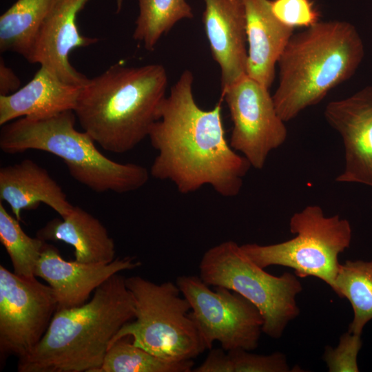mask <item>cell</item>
I'll list each match as a JSON object with an SVG mask.
<instances>
[{
    "label": "cell",
    "instance_id": "6da1fadb",
    "mask_svg": "<svg viewBox=\"0 0 372 372\" xmlns=\"http://www.w3.org/2000/svg\"><path fill=\"white\" fill-rule=\"evenodd\" d=\"M193 82L192 72L184 70L160 105L148 135L158 152L150 175L171 182L183 194L209 185L223 197H234L251 166L226 138L220 103L202 109Z\"/></svg>",
    "mask_w": 372,
    "mask_h": 372
},
{
    "label": "cell",
    "instance_id": "7a4b0ae2",
    "mask_svg": "<svg viewBox=\"0 0 372 372\" xmlns=\"http://www.w3.org/2000/svg\"><path fill=\"white\" fill-rule=\"evenodd\" d=\"M167 87V72L161 64L116 63L82 86L74 112L96 144L124 154L148 137Z\"/></svg>",
    "mask_w": 372,
    "mask_h": 372
},
{
    "label": "cell",
    "instance_id": "3957f363",
    "mask_svg": "<svg viewBox=\"0 0 372 372\" xmlns=\"http://www.w3.org/2000/svg\"><path fill=\"white\" fill-rule=\"evenodd\" d=\"M124 276L114 274L84 304L56 310L39 343L19 358V372H98L110 343L135 316Z\"/></svg>",
    "mask_w": 372,
    "mask_h": 372
},
{
    "label": "cell",
    "instance_id": "277c9868",
    "mask_svg": "<svg viewBox=\"0 0 372 372\" xmlns=\"http://www.w3.org/2000/svg\"><path fill=\"white\" fill-rule=\"evenodd\" d=\"M364 53L358 30L347 21H318L293 34L278 60L272 95L280 118L288 122L320 103L354 75Z\"/></svg>",
    "mask_w": 372,
    "mask_h": 372
},
{
    "label": "cell",
    "instance_id": "5b68a950",
    "mask_svg": "<svg viewBox=\"0 0 372 372\" xmlns=\"http://www.w3.org/2000/svg\"><path fill=\"white\" fill-rule=\"evenodd\" d=\"M76 120L73 110L45 118L15 119L1 125L0 149L8 154L29 149L54 154L63 161L76 181L97 193L125 194L147 183L150 173L144 166L105 156L87 132L75 128Z\"/></svg>",
    "mask_w": 372,
    "mask_h": 372
},
{
    "label": "cell",
    "instance_id": "8992f818",
    "mask_svg": "<svg viewBox=\"0 0 372 372\" xmlns=\"http://www.w3.org/2000/svg\"><path fill=\"white\" fill-rule=\"evenodd\" d=\"M135 307L134 318L111 340L130 336L134 345L166 361L193 360L206 349L189 316L191 307L176 284H156L139 276L125 279ZM109 345V346H110Z\"/></svg>",
    "mask_w": 372,
    "mask_h": 372
},
{
    "label": "cell",
    "instance_id": "52a82bcc",
    "mask_svg": "<svg viewBox=\"0 0 372 372\" xmlns=\"http://www.w3.org/2000/svg\"><path fill=\"white\" fill-rule=\"evenodd\" d=\"M200 278L209 286L223 287L250 301L263 318L262 332L269 337H282L289 322L299 316L296 300L302 285L295 273L275 276L252 262L233 240L207 249L203 255Z\"/></svg>",
    "mask_w": 372,
    "mask_h": 372
},
{
    "label": "cell",
    "instance_id": "ba28073f",
    "mask_svg": "<svg viewBox=\"0 0 372 372\" xmlns=\"http://www.w3.org/2000/svg\"><path fill=\"white\" fill-rule=\"evenodd\" d=\"M289 230L295 236L287 241L240 246L261 268L280 265L291 268L299 278L316 277L331 289L338 272V256L350 246L352 229L339 215L327 217L318 205H308L293 214Z\"/></svg>",
    "mask_w": 372,
    "mask_h": 372
},
{
    "label": "cell",
    "instance_id": "9c48e42d",
    "mask_svg": "<svg viewBox=\"0 0 372 372\" xmlns=\"http://www.w3.org/2000/svg\"><path fill=\"white\" fill-rule=\"evenodd\" d=\"M176 284L190 304L189 316L206 349H212L216 341L227 351L258 347L263 318L250 301L225 287L213 291L195 275L179 276Z\"/></svg>",
    "mask_w": 372,
    "mask_h": 372
},
{
    "label": "cell",
    "instance_id": "30bf717a",
    "mask_svg": "<svg viewBox=\"0 0 372 372\" xmlns=\"http://www.w3.org/2000/svg\"><path fill=\"white\" fill-rule=\"evenodd\" d=\"M52 288L0 265V355L19 358L31 353L56 311Z\"/></svg>",
    "mask_w": 372,
    "mask_h": 372
},
{
    "label": "cell",
    "instance_id": "8fae6325",
    "mask_svg": "<svg viewBox=\"0 0 372 372\" xmlns=\"http://www.w3.org/2000/svg\"><path fill=\"white\" fill-rule=\"evenodd\" d=\"M269 89L247 74L222 89L233 123L229 144L256 169L264 167L270 152L287 138Z\"/></svg>",
    "mask_w": 372,
    "mask_h": 372
},
{
    "label": "cell",
    "instance_id": "7c38bea8",
    "mask_svg": "<svg viewBox=\"0 0 372 372\" xmlns=\"http://www.w3.org/2000/svg\"><path fill=\"white\" fill-rule=\"evenodd\" d=\"M324 116L344 145V166L335 181L372 187V85L329 102Z\"/></svg>",
    "mask_w": 372,
    "mask_h": 372
},
{
    "label": "cell",
    "instance_id": "4fadbf2b",
    "mask_svg": "<svg viewBox=\"0 0 372 372\" xmlns=\"http://www.w3.org/2000/svg\"><path fill=\"white\" fill-rule=\"evenodd\" d=\"M89 0H55L36 37L27 59L54 73L62 81L83 86L89 79L70 63V52L98 41L81 34L76 19L79 12ZM117 12L123 0H116Z\"/></svg>",
    "mask_w": 372,
    "mask_h": 372
},
{
    "label": "cell",
    "instance_id": "5bb4252c",
    "mask_svg": "<svg viewBox=\"0 0 372 372\" xmlns=\"http://www.w3.org/2000/svg\"><path fill=\"white\" fill-rule=\"evenodd\" d=\"M141 265L134 257L116 258L110 263H84L63 259L54 245L45 243L37 263L35 276L52 288L56 310L86 303L90 294L115 273Z\"/></svg>",
    "mask_w": 372,
    "mask_h": 372
},
{
    "label": "cell",
    "instance_id": "9a60e30c",
    "mask_svg": "<svg viewBox=\"0 0 372 372\" xmlns=\"http://www.w3.org/2000/svg\"><path fill=\"white\" fill-rule=\"evenodd\" d=\"M202 21L214 60L221 72V89L246 75L247 47L243 0H204Z\"/></svg>",
    "mask_w": 372,
    "mask_h": 372
},
{
    "label": "cell",
    "instance_id": "2e32d148",
    "mask_svg": "<svg viewBox=\"0 0 372 372\" xmlns=\"http://www.w3.org/2000/svg\"><path fill=\"white\" fill-rule=\"evenodd\" d=\"M247 43L246 74L269 88L294 28L273 14L269 0H243Z\"/></svg>",
    "mask_w": 372,
    "mask_h": 372
},
{
    "label": "cell",
    "instance_id": "e0dca14e",
    "mask_svg": "<svg viewBox=\"0 0 372 372\" xmlns=\"http://www.w3.org/2000/svg\"><path fill=\"white\" fill-rule=\"evenodd\" d=\"M0 200L9 205L19 221L23 210L37 209L41 203L61 218L68 216L74 208L48 170L30 159L0 169Z\"/></svg>",
    "mask_w": 372,
    "mask_h": 372
},
{
    "label": "cell",
    "instance_id": "ac0fdd59",
    "mask_svg": "<svg viewBox=\"0 0 372 372\" xmlns=\"http://www.w3.org/2000/svg\"><path fill=\"white\" fill-rule=\"evenodd\" d=\"M81 87L40 65L27 84L11 94L0 96V125L22 117L45 118L74 111Z\"/></svg>",
    "mask_w": 372,
    "mask_h": 372
},
{
    "label": "cell",
    "instance_id": "d6986e66",
    "mask_svg": "<svg viewBox=\"0 0 372 372\" xmlns=\"http://www.w3.org/2000/svg\"><path fill=\"white\" fill-rule=\"evenodd\" d=\"M44 241H62L74 249L75 260L84 263H110L115 259V244L105 227L79 206L61 219L48 221L37 233Z\"/></svg>",
    "mask_w": 372,
    "mask_h": 372
},
{
    "label": "cell",
    "instance_id": "ffe728a7",
    "mask_svg": "<svg viewBox=\"0 0 372 372\" xmlns=\"http://www.w3.org/2000/svg\"><path fill=\"white\" fill-rule=\"evenodd\" d=\"M55 0H17L0 17V51L28 59Z\"/></svg>",
    "mask_w": 372,
    "mask_h": 372
},
{
    "label": "cell",
    "instance_id": "44dd1931",
    "mask_svg": "<svg viewBox=\"0 0 372 372\" xmlns=\"http://www.w3.org/2000/svg\"><path fill=\"white\" fill-rule=\"evenodd\" d=\"M332 289L351 304L353 318L348 331L361 335L372 320V260H349L341 264Z\"/></svg>",
    "mask_w": 372,
    "mask_h": 372
},
{
    "label": "cell",
    "instance_id": "7402d4cb",
    "mask_svg": "<svg viewBox=\"0 0 372 372\" xmlns=\"http://www.w3.org/2000/svg\"><path fill=\"white\" fill-rule=\"evenodd\" d=\"M139 13L133 38L153 51L161 37L183 19L194 17L185 0H138Z\"/></svg>",
    "mask_w": 372,
    "mask_h": 372
},
{
    "label": "cell",
    "instance_id": "603a6c76",
    "mask_svg": "<svg viewBox=\"0 0 372 372\" xmlns=\"http://www.w3.org/2000/svg\"><path fill=\"white\" fill-rule=\"evenodd\" d=\"M193 360L169 362L134 345L130 336L108 347L98 372H192Z\"/></svg>",
    "mask_w": 372,
    "mask_h": 372
},
{
    "label": "cell",
    "instance_id": "cb8c5ba5",
    "mask_svg": "<svg viewBox=\"0 0 372 372\" xmlns=\"http://www.w3.org/2000/svg\"><path fill=\"white\" fill-rule=\"evenodd\" d=\"M0 241L12 265L13 272L20 276L32 278L45 241L32 238L21 228L19 220L8 212L0 203Z\"/></svg>",
    "mask_w": 372,
    "mask_h": 372
},
{
    "label": "cell",
    "instance_id": "d4e9b609",
    "mask_svg": "<svg viewBox=\"0 0 372 372\" xmlns=\"http://www.w3.org/2000/svg\"><path fill=\"white\" fill-rule=\"evenodd\" d=\"M361 335L346 332L335 348L327 347L323 359L330 372H358V355L362 347Z\"/></svg>",
    "mask_w": 372,
    "mask_h": 372
},
{
    "label": "cell",
    "instance_id": "484cf974",
    "mask_svg": "<svg viewBox=\"0 0 372 372\" xmlns=\"http://www.w3.org/2000/svg\"><path fill=\"white\" fill-rule=\"evenodd\" d=\"M245 349L229 351L234 372H290L285 354L275 352L270 355H258Z\"/></svg>",
    "mask_w": 372,
    "mask_h": 372
},
{
    "label": "cell",
    "instance_id": "4316f807",
    "mask_svg": "<svg viewBox=\"0 0 372 372\" xmlns=\"http://www.w3.org/2000/svg\"><path fill=\"white\" fill-rule=\"evenodd\" d=\"M273 14L291 28H309L319 21V14L310 0H273Z\"/></svg>",
    "mask_w": 372,
    "mask_h": 372
},
{
    "label": "cell",
    "instance_id": "83f0119b",
    "mask_svg": "<svg viewBox=\"0 0 372 372\" xmlns=\"http://www.w3.org/2000/svg\"><path fill=\"white\" fill-rule=\"evenodd\" d=\"M192 371L234 372V368L228 352L226 353L223 348L211 349L205 361Z\"/></svg>",
    "mask_w": 372,
    "mask_h": 372
},
{
    "label": "cell",
    "instance_id": "f1b7e54d",
    "mask_svg": "<svg viewBox=\"0 0 372 372\" xmlns=\"http://www.w3.org/2000/svg\"><path fill=\"white\" fill-rule=\"evenodd\" d=\"M21 87V81L14 72L0 59V96L11 94Z\"/></svg>",
    "mask_w": 372,
    "mask_h": 372
}]
</instances>
